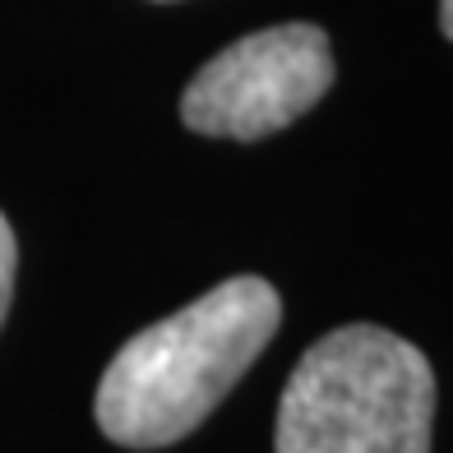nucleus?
<instances>
[{"label":"nucleus","mask_w":453,"mask_h":453,"mask_svg":"<svg viewBox=\"0 0 453 453\" xmlns=\"http://www.w3.org/2000/svg\"><path fill=\"white\" fill-rule=\"evenodd\" d=\"M440 28H444V37L453 42V0H440Z\"/></svg>","instance_id":"nucleus-5"},{"label":"nucleus","mask_w":453,"mask_h":453,"mask_svg":"<svg viewBox=\"0 0 453 453\" xmlns=\"http://www.w3.org/2000/svg\"><path fill=\"white\" fill-rule=\"evenodd\" d=\"M435 370L380 324L324 334L278 403V453H430Z\"/></svg>","instance_id":"nucleus-2"},{"label":"nucleus","mask_w":453,"mask_h":453,"mask_svg":"<svg viewBox=\"0 0 453 453\" xmlns=\"http://www.w3.org/2000/svg\"><path fill=\"white\" fill-rule=\"evenodd\" d=\"M278 324V287L241 273L185 311L139 328L102 370L93 403L102 435L126 449H167L185 440L259 361Z\"/></svg>","instance_id":"nucleus-1"},{"label":"nucleus","mask_w":453,"mask_h":453,"mask_svg":"<svg viewBox=\"0 0 453 453\" xmlns=\"http://www.w3.org/2000/svg\"><path fill=\"white\" fill-rule=\"evenodd\" d=\"M157 5H172V0H157Z\"/></svg>","instance_id":"nucleus-6"},{"label":"nucleus","mask_w":453,"mask_h":453,"mask_svg":"<svg viewBox=\"0 0 453 453\" xmlns=\"http://www.w3.org/2000/svg\"><path fill=\"white\" fill-rule=\"evenodd\" d=\"M334 47L319 24H278L218 51L180 93L185 130L209 139H269L334 88Z\"/></svg>","instance_id":"nucleus-3"},{"label":"nucleus","mask_w":453,"mask_h":453,"mask_svg":"<svg viewBox=\"0 0 453 453\" xmlns=\"http://www.w3.org/2000/svg\"><path fill=\"white\" fill-rule=\"evenodd\" d=\"M14 264H19V245H14V232L5 213H0V324L10 315V296H14Z\"/></svg>","instance_id":"nucleus-4"}]
</instances>
